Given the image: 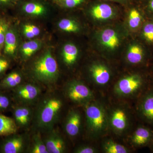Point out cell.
I'll list each match as a JSON object with an SVG mask.
<instances>
[{
    "mask_svg": "<svg viewBox=\"0 0 153 153\" xmlns=\"http://www.w3.org/2000/svg\"><path fill=\"white\" fill-rule=\"evenodd\" d=\"M102 1L119 4L125 8L128 7V6L133 3L131 1V0H102Z\"/></svg>",
    "mask_w": 153,
    "mask_h": 153,
    "instance_id": "cell-37",
    "label": "cell"
},
{
    "mask_svg": "<svg viewBox=\"0 0 153 153\" xmlns=\"http://www.w3.org/2000/svg\"><path fill=\"white\" fill-rule=\"evenodd\" d=\"M147 78L141 72H135L124 76L115 84L114 91L119 97L133 96L141 93L146 88Z\"/></svg>",
    "mask_w": 153,
    "mask_h": 153,
    "instance_id": "cell-6",
    "label": "cell"
},
{
    "mask_svg": "<svg viewBox=\"0 0 153 153\" xmlns=\"http://www.w3.org/2000/svg\"><path fill=\"white\" fill-rule=\"evenodd\" d=\"M18 27L21 38L25 40L40 38L43 32L41 27L30 22L20 23L18 24Z\"/></svg>",
    "mask_w": 153,
    "mask_h": 153,
    "instance_id": "cell-25",
    "label": "cell"
},
{
    "mask_svg": "<svg viewBox=\"0 0 153 153\" xmlns=\"http://www.w3.org/2000/svg\"><path fill=\"white\" fill-rule=\"evenodd\" d=\"M109 128L117 134L120 135L127 131L130 125V116L125 108L114 107L108 112Z\"/></svg>",
    "mask_w": 153,
    "mask_h": 153,
    "instance_id": "cell-10",
    "label": "cell"
},
{
    "mask_svg": "<svg viewBox=\"0 0 153 153\" xmlns=\"http://www.w3.org/2000/svg\"><path fill=\"white\" fill-rule=\"evenodd\" d=\"M152 72H153V66H152Z\"/></svg>",
    "mask_w": 153,
    "mask_h": 153,
    "instance_id": "cell-42",
    "label": "cell"
},
{
    "mask_svg": "<svg viewBox=\"0 0 153 153\" xmlns=\"http://www.w3.org/2000/svg\"><path fill=\"white\" fill-rule=\"evenodd\" d=\"M65 93L68 99L77 104L86 105L94 99L93 94L89 87L79 80L68 82L65 87Z\"/></svg>",
    "mask_w": 153,
    "mask_h": 153,
    "instance_id": "cell-9",
    "label": "cell"
},
{
    "mask_svg": "<svg viewBox=\"0 0 153 153\" xmlns=\"http://www.w3.org/2000/svg\"><path fill=\"white\" fill-rule=\"evenodd\" d=\"M57 30L64 34L79 35L85 32L84 25L74 17H63L58 20L56 24Z\"/></svg>",
    "mask_w": 153,
    "mask_h": 153,
    "instance_id": "cell-19",
    "label": "cell"
},
{
    "mask_svg": "<svg viewBox=\"0 0 153 153\" xmlns=\"http://www.w3.org/2000/svg\"><path fill=\"white\" fill-rule=\"evenodd\" d=\"M146 19L153 20V0H139L137 3Z\"/></svg>",
    "mask_w": 153,
    "mask_h": 153,
    "instance_id": "cell-33",
    "label": "cell"
},
{
    "mask_svg": "<svg viewBox=\"0 0 153 153\" xmlns=\"http://www.w3.org/2000/svg\"><path fill=\"white\" fill-rule=\"evenodd\" d=\"M138 114L142 120L153 127V88H148L141 96L137 104Z\"/></svg>",
    "mask_w": 153,
    "mask_h": 153,
    "instance_id": "cell-15",
    "label": "cell"
},
{
    "mask_svg": "<svg viewBox=\"0 0 153 153\" xmlns=\"http://www.w3.org/2000/svg\"><path fill=\"white\" fill-rule=\"evenodd\" d=\"M80 50L78 45L72 41H67L62 45L60 56L64 65L68 68L75 66L79 60Z\"/></svg>",
    "mask_w": 153,
    "mask_h": 153,
    "instance_id": "cell-18",
    "label": "cell"
},
{
    "mask_svg": "<svg viewBox=\"0 0 153 153\" xmlns=\"http://www.w3.org/2000/svg\"><path fill=\"white\" fill-rule=\"evenodd\" d=\"M76 153H95L98 152L97 150L94 147L89 146H80L74 151Z\"/></svg>",
    "mask_w": 153,
    "mask_h": 153,
    "instance_id": "cell-36",
    "label": "cell"
},
{
    "mask_svg": "<svg viewBox=\"0 0 153 153\" xmlns=\"http://www.w3.org/2000/svg\"><path fill=\"white\" fill-rule=\"evenodd\" d=\"M50 0H19L14 10L30 19L47 18L52 11Z\"/></svg>",
    "mask_w": 153,
    "mask_h": 153,
    "instance_id": "cell-7",
    "label": "cell"
},
{
    "mask_svg": "<svg viewBox=\"0 0 153 153\" xmlns=\"http://www.w3.org/2000/svg\"><path fill=\"white\" fill-rule=\"evenodd\" d=\"M88 70L91 79L96 85L104 86L110 81L112 76L111 69L102 61H94L89 65Z\"/></svg>",
    "mask_w": 153,
    "mask_h": 153,
    "instance_id": "cell-14",
    "label": "cell"
},
{
    "mask_svg": "<svg viewBox=\"0 0 153 153\" xmlns=\"http://www.w3.org/2000/svg\"><path fill=\"white\" fill-rule=\"evenodd\" d=\"M26 145L25 138L16 133L5 137L0 143V152L2 153H22Z\"/></svg>",
    "mask_w": 153,
    "mask_h": 153,
    "instance_id": "cell-16",
    "label": "cell"
},
{
    "mask_svg": "<svg viewBox=\"0 0 153 153\" xmlns=\"http://www.w3.org/2000/svg\"><path fill=\"white\" fill-rule=\"evenodd\" d=\"M83 9L88 20L98 28L114 23L121 14L117 4L102 0L90 1Z\"/></svg>",
    "mask_w": 153,
    "mask_h": 153,
    "instance_id": "cell-4",
    "label": "cell"
},
{
    "mask_svg": "<svg viewBox=\"0 0 153 153\" xmlns=\"http://www.w3.org/2000/svg\"><path fill=\"white\" fill-rule=\"evenodd\" d=\"M13 102L11 93L0 90V113L11 110L14 105Z\"/></svg>",
    "mask_w": 153,
    "mask_h": 153,
    "instance_id": "cell-30",
    "label": "cell"
},
{
    "mask_svg": "<svg viewBox=\"0 0 153 153\" xmlns=\"http://www.w3.org/2000/svg\"><path fill=\"white\" fill-rule=\"evenodd\" d=\"M23 79L22 71L18 69L13 70L0 79V90L11 91L22 83Z\"/></svg>",
    "mask_w": 153,
    "mask_h": 153,
    "instance_id": "cell-22",
    "label": "cell"
},
{
    "mask_svg": "<svg viewBox=\"0 0 153 153\" xmlns=\"http://www.w3.org/2000/svg\"><path fill=\"white\" fill-rule=\"evenodd\" d=\"M50 1L52 2V3H53V4H54L57 2H58V1H60V0H50Z\"/></svg>",
    "mask_w": 153,
    "mask_h": 153,
    "instance_id": "cell-38",
    "label": "cell"
},
{
    "mask_svg": "<svg viewBox=\"0 0 153 153\" xmlns=\"http://www.w3.org/2000/svg\"><path fill=\"white\" fill-rule=\"evenodd\" d=\"M137 35V39L149 49L153 47V20L146 19Z\"/></svg>",
    "mask_w": 153,
    "mask_h": 153,
    "instance_id": "cell-26",
    "label": "cell"
},
{
    "mask_svg": "<svg viewBox=\"0 0 153 153\" xmlns=\"http://www.w3.org/2000/svg\"><path fill=\"white\" fill-rule=\"evenodd\" d=\"M13 62V60L5 56L3 53H0V79L5 75Z\"/></svg>",
    "mask_w": 153,
    "mask_h": 153,
    "instance_id": "cell-34",
    "label": "cell"
},
{
    "mask_svg": "<svg viewBox=\"0 0 153 153\" xmlns=\"http://www.w3.org/2000/svg\"><path fill=\"white\" fill-rule=\"evenodd\" d=\"M44 142L49 153H62L66 150L65 141L57 132L49 133L44 140Z\"/></svg>",
    "mask_w": 153,
    "mask_h": 153,
    "instance_id": "cell-23",
    "label": "cell"
},
{
    "mask_svg": "<svg viewBox=\"0 0 153 153\" xmlns=\"http://www.w3.org/2000/svg\"><path fill=\"white\" fill-rule=\"evenodd\" d=\"M3 13H4V12H3L2 11H1V10H0V16H1V15Z\"/></svg>",
    "mask_w": 153,
    "mask_h": 153,
    "instance_id": "cell-41",
    "label": "cell"
},
{
    "mask_svg": "<svg viewBox=\"0 0 153 153\" xmlns=\"http://www.w3.org/2000/svg\"><path fill=\"white\" fill-rule=\"evenodd\" d=\"M124 24L130 33L137 34L146 20L137 3H133L128 7Z\"/></svg>",
    "mask_w": 153,
    "mask_h": 153,
    "instance_id": "cell-13",
    "label": "cell"
},
{
    "mask_svg": "<svg viewBox=\"0 0 153 153\" xmlns=\"http://www.w3.org/2000/svg\"><path fill=\"white\" fill-rule=\"evenodd\" d=\"M131 1L133 3H137L138 2L139 0H131Z\"/></svg>",
    "mask_w": 153,
    "mask_h": 153,
    "instance_id": "cell-39",
    "label": "cell"
},
{
    "mask_svg": "<svg viewBox=\"0 0 153 153\" xmlns=\"http://www.w3.org/2000/svg\"><path fill=\"white\" fill-rule=\"evenodd\" d=\"M32 146L30 150L31 153H49L41 135L37 134L33 137Z\"/></svg>",
    "mask_w": 153,
    "mask_h": 153,
    "instance_id": "cell-32",
    "label": "cell"
},
{
    "mask_svg": "<svg viewBox=\"0 0 153 153\" xmlns=\"http://www.w3.org/2000/svg\"><path fill=\"white\" fill-rule=\"evenodd\" d=\"M129 34L123 23L115 22L99 27L94 31V45L102 55L112 57L126 45Z\"/></svg>",
    "mask_w": 153,
    "mask_h": 153,
    "instance_id": "cell-1",
    "label": "cell"
},
{
    "mask_svg": "<svg viewBox=\"0 0 153 153\" xmlns=\"http://www.w3.org/2000/svg\"><path fill=\"white\" fill-rule=\"evenodd\" d=\"M85 115L87 131L91 137L97 138L106 133L109 128L108 112L102 104L91 101L86 105Z\"/></svg>",
    "mask_w": 153,
    "mask_h": 153,
    "instance_id": "cell-5",
    "label": "cell"
},
{
    "mask_svg": "<svg viewBox=\"0 0 153 153\" xmlns=\"http://www.w3.org/2000/svg\"><path fill=\"white\" fill-rule=\"evenodd\" d=\"M12 22L10 19L3 14L0 16V53H2L7 31Z\"/></svg>",
    "mask_w": 153,
    "mask_h": 153,
    "instance_id": "cell-31",
    "label": "cell"
},
{
    "mask_svg": "<svg viewBox=\"0 0 153 153\" xmlns=\"http://www.w3.org/2000/svg\"><path fill=\"white\" fill-rule=\"evenodd\" d=\"M19 0H0V10L6 13L10 10H14Z\"/></svg>",
    "mask_w": 153,
    "mask_h": 153,
    "instance_id": "cell-35",
    "label": "cell"
},
{
    "mask_svg": "<svg viewBox=\"0 0 153 153\" xmlns=\"http://www.w3.org/2000/svg\"><path fill=\"white\" fill-rule=\"evenodd\" d=\"M21 38L18 24L13 21L7 31L2 53L13 61L18 58Z\"/></svg>",
    "mask_w": 153,
    "mask_h": 153,
    "instance_id": "cell-12",
    "label": "cell"
},
{
    "mask_svg": "<svg viewBox=\"0 0 153 153\" xmlns=\"http://www.w3.org/2000/svg\"><path fill=\"white\" fill-rule=\"evenodd\" d=\"M16 104L29 105L37 100L41 94L40 88L35 84L23 83L11 91Z\"/></svg>",
    "mask_w": 153,
    "mask_h": 153,
    "instance_id": "cell-11",
    "label": "cell"
},
{
    "mask_svg": "<svg viewBox=\"0 0 153 153\" xmlns=\"http://www.w3.org/2000/svg\"><path fill=\"white\" fill-rule=\"evenodd\" d=\"M151 149H152V150L153 152V142L152 144L151 145Z\"/></svg>",
    "mask_w": 153,
    "mask_h": 153,
    "instance_id": "cell-40",
    "label": "cell"
},
{
    "mask_svg": "<svg viewBox=\"0 0 153 153\" xmlns=\"http://www.w3.org/2000/svg\"><path fill=\"white\" fill-rule=\"evenodd\" d=\"M11 110L13 118L18 128H24L29 125L33 117V112L29 105L16 104Z\"/></svg>",
    "mask_w": 153,
    "mask_h": 153,
    "instance_id": "cell-21",
    "label": "cell"
},
{
    "mask_svg": "<svg viewBox=\"0 0 153 153\" xmlns=\"http://www.w3.org/2000/svg\"><path fill=\"white\" fill-rule=\"evenodd\" d=\"M90 0H60L54 4L57 7L64 10H72L83 8Z\"/></svg>",
    "mask_w": 153,
    "mask_h": 153,
    "instance_id": "cell-29",
    "label": "cell"
},
{
    "mask_svg": "<svg viewBox=\"0 0 153 153\" xmlns=\"http://www.w3.org/2000/svg\"><path fill=\"white\" fill-rule=\"evenodd\" d=\"M45 42L41 38L22 41L18 53V58L22 61L30 60L44 49Z\"/></svg>",
    "mask_w": 153,
    "mask_h": 153,
    "instance_id": "cell-17",
    "label": "cell"
},
{
    "mask_svg": "<svg viewBox=\"0 0 153 153\" xmlns=\"http://www.w3.org/2000/svg\"><path fill=\"white\" fill-rule=\"evenodd\" d=\"M153 142V130L144 126H139L130 137L131 143L136 148L151 146Z\"/></svg>",
    "mask_w": 153,
    "mask_h": 153,
    "instance_id": "cell-20",
    "label": "cell"
},
{
    "mask_svg": "<svg viewBox=\"0 0 153 153\" xmlns=\"http://www.w3.org/2000/svg\"><path fill=\"white\" fill-rule=\"evenodd\" d=\"M126 45L124 58L128 64L133 66H143L150 60V49L137 38L131 40Z\"/></svg>",
    "mask_w": 153,
    "mask_h": 153,
    "instance_id": "cell-8",
    "label": "cell"
},
{
    "mask_svg": "<svg viewBox=\"0 0 153 153\" xmlns=\"http://www.w3.org/2000/svg\"><path fill=\"white\" fill-rule=\"evenodd\" d=\"M18 128L13 118L0 113V137H5L16 133Z\"/></svg>",
    "mask_w": 153,
    "mask_h": 153,
    "instance_id": "cell-27",
    "label": "cell"
},
{
    "mask_svg": "<svg viewBox=\"0 0 153 153\" xmlns=\"http://www.w3.org/2000/svg\"><path fill=\"white\" fill-rule=\"evenodd\" d=\"M102 149L106 153H127L130 152L127 148L111 140H105L102 144Z\"/></svg>",
    "mask_w": 153,
    "mask_h": 153,
    "instance_id": "cell-28",
    "label": "cell"
},
{
    "mask_svg": "<svg viewBox=\"0 0 153 153\" xmlns=\"http://www.w3.org/2000/svg\"><path fill=\"white\" fill-rule=\"evenodd\" d=\"M63 104L61 98L54 94L47 95L42 99L34 117L37 128L41 131H50L57 121Z\"/></svg>",
    "mask_w": 153,
    "mask_h": 153,
    "instance_id": "cell-3",
    "label": "cell"
},
{
    "mask_svg": "<svg viewBox=\"0 0 153 153\" xmlns=\"http://www.w3.org/2000/svg\"><path fill=\"white\" fill-rule=\"evenodd\" d=\"M81 125V117L79 111L71 110L68 114L65 124L66 133L71 137H76L80 131Z\"/></svg>",
    "mask_w": 153,
    "mask_h": 153,
    "instance_id": "cell-24",
    "label": "cell"
},
{
    "mask_svg": "<svg viewBox=\"0 0 153 153\" xmlns=\"http://www.w3.org/2000/svg\"><path fill=\"white\" fill-rule=\"evenodd\" d=\"M30 74L36 81L44 84H53L59 78V66L52 48L41 50L30 66Z\"/></svg>",
    "mask_w": 153,
    "mask_h": 153,
    "instance_id": "cell-2",
    "label": "cell"
}]
</instances>
